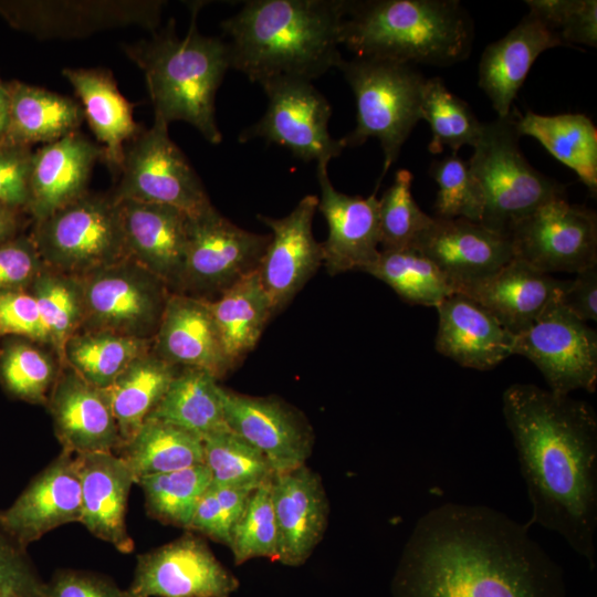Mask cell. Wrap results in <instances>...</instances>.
Here are the masks:
<instances>
[{"label": "cell", "instance_id": "1", "mask_svg": "<svg viewBox=\"0 0 597 597\" xmlns=\"http://www.w3.org/2000/svg\"><path fill=\"white\" fill-rule=\"evenodd\" d=\"M527 528L484 505L430 510L404 549L394 597H566L562 568Z\"/></svg>", "mask_w": 597, "mask_h": 597}, {"label": "cell", "instance_id": "2", "mask_svg": "<svg viewBox=\"0 0 597 597\" xmlns=\"http://www.w3.org/2000/svg\"><path fill=\"white\" fill-rule=\"evenodd\" d=\"M532 517L558 533L593 569L597 528V416L584 400L531 384L503 394Z\"/></svg>", "mask_w": 597, "mask_h": 597}, {"label": "cell", "instance_id": "3", "mask_svg": "<svg viewBox=\"0 0 597 597\" xmlns=\"http://www.w3.org/2000/svg\"><path fill=\"white\" fill-rule=\"evenodd\" d=\"M345 0H251L221 22L231 67L260 85L279 78L312 82L342 57Z\"/></svg>", "mask_w": 597, "mask_h": 597}, {"label": "cell", "instance_id": "4", "mask_svg": "<svg viewBox=\"0 0 597 597\" xmlns=\"http://www.w3.org/2000/svg\"><path fill=\"white\" fill-rule=\"evenodd\" d=\"M200 3L191 6V21L184 38L175 21L149 39L124 46V52L144 73L154 106V117L167 123L181 121L218 145L222 134L216 121V94L231 67L228 42L201 34L197 28Z\"/></svg>", "mask_w": 597, "mask_h": 597}, {"label": "cell", "instance_id": "5", "mask_svg": "<svg viewBox=\"0 0 597 597\" xmlns=\"http://www.w3.org/2000/svg\"><path fill=\"white\" fill-rule=\"evenodd\" d=\"M472 41L457 0H345L341 44L356 57L449 66L469 56Z\"/></svg>", "mask_w": 597, "mask_h": 597}, {"label": "cell", "instance_id": "6", "mask_svg": "<svg viewBox=\"0 0 597 597\" xmlns=\"http://www.w3.org/2000/svg\"><path fill=\"white\" fill-rule=\"evenodd\" d=\"M517 116L512 111L482 123L468 161L483 196L480 223L505 235L541 206L565 198V186L532 167L521 151Z\"/></svg>", "mask_w": 597, "mask_h": 597}, {"label": "cell", "instance_id": "7", "mask_svg": "<svg viewBox=\"0 0 597 597\" xmlns=\"http://www.w3.org/2000/svg\"><path fill=\"white\" fill-rule=\"evenodd\" d=\"M356 101V126L343 137L345 147L376 138L384 154L380 180L400 154L416 124L426 77L412 64L354 57L338 67Z\"/></svg>", "mask_w": 597, "mask_h": 597}, {"label": "cell", "instance_id": "8", "mask_svg": "<svg viewBox=\"0 0 597 597\" xmlns=\"http://www.w3.org/2000/svg\"><path fill=\"white\" fill-rule=\"evenodd\" d=\"M31 238L46 268L73 277L128 259L118 203L111 193L88 191L36 221Z\"/></svg>", "mask_w": 597, "mask_h": 597}, {"label": "cell", "instance_id": "9", "mask_svg": "<svg viewBox=\"0 0 597 597\" xmlns=\"http://www.w3.org/2000/svg\"><path fill=\"white\" fill-rule=\"evenodd\" d=\"M76 279L83 300L80 331L154 339L172 293L160 279L130 259Z\"/></svg>", "mask_w": 597, "mask_h": 597}, {"label": "cell", "instance_id": "10", "mask_svg": "<svg viewBox=\"0 0 597 597\" xmlns=\"http://www.w3.org/2000/svg\"><path fill=\"white\" fill-rule=\"evenodd\" d=\"M119 180L111 192L116 201L166 205L188 217L212 208L197 172L168 134V124L154 117L153 125L125 148Z\"/></svg>", "mask_w": 597, "mask_h": 597}, {"label": "cell", "instance_id": "11", "mask_svg": "<svg viewBox=\"0 0 597 597\" xmlns=\"http://www.w3.org/2000/svg\"><path fill=\"white\" fill-rule=\"evenodd\" d=\"M270 234L244 230L214 207L188 217L186 265L180 294L209 300L258 271Z\"/></svg>", "mask_w": 597, "mask_h": 597}, {"label": "cell", "instance_id": "12", "mask_svg": "<svg viewBox=\"0 0 597 597\" xmlns=\"http://www.w3.org/2000/svg\"><path fill=\"white\" fill-rule=\"evenodd\" d=\"M268 96L264 115L239 134V142L262 138L287 148L304 161L328 163L344 150L343 139L328 133L331 106L312 82L279 78L261 85Z\"/></svg>", "mask_w": 597, "mask_h": 597}, {"label": "cell", "instance_id": "13", "mask_svg": "<svg viewBox=\"0 0 597 597\" xmlns=\"http://www.w3.org/2000/svg\"><path fill=\"white\" fill-rule=\"evenodd\" d=\"M559 295V294H558ZM554 297L536 321L515 336L513 354L530 359L552 392L569 395L597 385V334Z\"/></svg>", "mask_w": 597, "mask_h": 597}, {"label": "cell", "instance_id": "14", "mask_svg": "<svg viewBox=\"0 0 597 597\" xmlns=\"http://www.w3.org/2000/svg\"><path fill=\"white\" fill-rule=\"evenodd\" d=\"M507 237L514 258L547 274H576L597 265L596 213L566 198L541 206L515 223Z\"/></svg>", "mask_w": 597, "mask_h": 597}, {"label": "cell", "instance_id": "15", "mask_svg": "<svg viewBox=\"0 0 597 597\" xmlns=\"http://www.w3.org/2000/svg\"><path fill=\"white\" fill-rule=\"evenodd\" d=\"M165 1L49 0L0 2V13L15 28L42 39H72L126 27L155 30Z\"/></svg>", "mask_w": 597, "mask_h": 597}, {"label": "cell", "instance_id": "16", "mask_svg": "<svg viewBox=\"0 0 597 597\" xmlns=\"http://www.w3.org/2000/svg\"><path fill=\"white\" fill-rule=\"evenodd\" d=\"M237 587L207 544L186 534L138 555L127 589L132 597H230Z\"/></svg>", "mask_w": 597, "mask_h": 597}, {"label": "cell", "instance_id": "17", "mask_svg": "<svg viewBox=\"0 0 597 597\" xmlns=\"http://www.w3.org/2000/svg\"><path fill=\"white\" fill-rule=\"evenodd\" d=\"M228 428L258 449L274 475L305 465L313 434L307 421L273 397H253L221 389Z\"/></svg>", "mask_w": 597, "mask_h": 597}, {"label": "cell", "instance_id": "18", "mask_svg": "<svg viewBox=\"0 0 597 597\" xmlns=\"http://www.w3.org/2000/svg\"><path fill=\"white\" fill-rule=\"evenodd\" d=\"M317 206L318 198L307 195L283 218L259 216L271 233L258 274L274 314L292 301L323 264L322 243L312 231Z\"/></svg>", "mask_w": 597, "mask_h": 597}, {"label": "cell", "instance_id": "19", "mask_svg": "<svg viewBox=\"0 0 597 597\" xmlns=\"http://www.w3.org/2000/svg\"><path fill=\"white\" fill-rule=\"evenodd\" d=\"M412 249L431 260L455 292L493 274L514 258L507 235L465 219L433 217Z\"/></svg>", "mask_w": 597, "mask_h": 597}, {"label": "cell", "instance_id": "20", "mask_svg": "<svg viewBox=\"0 0 597 597\" xmlns=\"http://www.w3.org/2000/svg\"><path fill=\"white\" fill-rule=\"evenodd\" d=\"M321 188L317 209L328 226L322 243L323 264L331 275L365 271L379 255L378 198L375 191L367 198L348 196L335 189L327 167H317Z\"/></svg>", "mask_w": 597, "mask_h": 597}, {"label": "cell", "instance_id": "21", "mask_svg": "<svg viewBox=\"0 0 597 597\" xmlns=\"http://www.w3.org/2000/svg\"><path fill=\"white\" fill-rule=\"evenodd\" d=\"M117 203L128 259L160 279L172 293H180L188 216L166 205L134 200Z\"/></svg>", "mask_w": 597, "mask_h": 597}, {"label": "cell", "instance_id": "22", "mask_svg": "<svg viewBox=\"0 0 597 597\" xmlns=\"http://www.w3.org/2000/svg\"><path fill=\"white\" fill-rule=\"evenodd\" d=\"M81 484L75 454L65 450L0 511L7 530L24 546L62 525L80 522Z\"/></svg>", "mask_w": 597, "mask_h": 597}, {"label": "cell", "instance_id": "23", "mask_svg": "<svg viewBox=\"0 0 597 597\" xmlns=\"http://www.w3.org/2000/svg\"><path fill=\"white\" fill-rule=\"evenodd\" d=\"M46 406L63 450L115 453L122 446L105 388L91 385L69 366H61Z\"/></svg>", "mask_w": 597, "mask_h": 597}, {"label": "cell", "instance_id": "24", "mask_svg": "<svg viewBox=\"0 0 597 597\" xmlns=\"http://www.w3.org/2000/svg\"><path fill=\"white\" fill-rule=\"evenodd\" d=\"M100 160L102 147L80 130L33 151L27 210L35 222L86 195Z\"/></svg>", "mask_w": 597, "mask_h": 597}, {"label": "cell", "instance_id": "25", "mask_svg": "<svg viewBox=\"0 0 597 597\" xmlns=\"http://www.w3.org/2000/svg\"><path fill=\"white\" fill-rule=\"evenodd\" d=\"M81 484L82 523L94 536L122 553L134 542L126 524L127 502L135 478L127 463L114 452L75 454Z\"/></svg>", "mask_w": 597, "mask_h": 597}, {"label": "cell", "instance_id": "26", "mask_svg": "<svg viewBox=\"0 0 597 597\" xmlns=\"http://www.w3.org/2000/svg\"><path fill=\"white\" fill-rule=\"evenodd\" d=\"M151 350L176 367L203 369L217 379L233 367L207 300L171 293Z\"/></svg>", "mask_w": 597, "mask_h": 597}, {"label": "cell", "instance_id": "27", "mask_svg": "<svg viewBox=\"0 0 597 597\" xmlns=\"http://www.w3.org/2000/svg\"><path fill=\"white\" fill-rule=\"evenodd\" d=\"M436 349L459 365L488 370L513 355L515 336L489 311L454 292L436 306Z\"/></svg>", "mask_w": 597, "mask_h": 597}, {"label": "cell", "instance_id": "28", "mask_svg": "<svg viewBox=\"0 0 597 597\" xmlns=\"http://www.w3.org/2000/svg\"><path fill=\"white\" fill-rule=\"evenodd\" d=\"M272 501L277 526V559L303 564L326 528L328 504L321 479L306 465L275 474Z\"/></svg>", "mask_w": 597, "mask_h": 597}, {"label": "cell", "instance_id": "29", "mask_svg": "<svg viewBox=\"0 0 597 597\" xmlns=\"http://www.w3.org/2000/svg\"><path fill=\"white\" fill-rule=\"evenodd\" d=\"M567 280L513 258L493 274L457 290L489 311L514 336L526 331Z\"/></svg>", "mask_w": 597, "mask_h": 597}, {"label": "cell", "instance_id": "30", "mask_svg": "<svg viewBox=\"0 0 597 597\" xmlns=\"http://www.w3.org/2000/svg\"><path fill=\"white\" fill-rule=\"evenodd\" d=\"M565 45L556 32L528 12L506 35L484 49L479 62L478 84L490 98L498 117L512 112L517 92L540 54Z\"/></svg>", "mask_w": 597, "mask_h": 597}, {"label": "cell", "instance_id": "31", "mask_svg": "<svg viewBox=\"0 0 597 597\" xmlns=\"http://www.w3.org/2000/svg\"><path fill=\"white\" fill-rule=\"evenodd\" d=\"M80 100L84 121L103 149V163L119 174L126 145L142 130L133 116L134 104L119 92L105 69L62 70Z\"/></svg>", "mask_w": 597, "mask_h": 597}, {"label": "cell", "instance_id": "32", "mask_svg": "<svg viewBox=\"0 0 597 597\" xmlns=\"http://www.w3.org/2000/svg\"><path fill=\"white\" fill-rule=\"evenodd\" d=\"M7 86L10 121L3 139L31 147L38 143H53L80 130L84 114L75 100L19 81Z\"/></svg>", "mask_w": 597, "mask_h": 597}, {"label": "cell", "instance_id": "33", "mask_svg": "<svg viewBox=\"0 0 597 597\" xmlns=\"http://www.w3.org/2000/svg\"><path fill=\"white\" fill-rule=\"evenodd\" d=\"M519 134L531 136L558 161L573 169L580 181L597 191V129L584 114L517 116Z\"/></svg>", "mask_w": 597, "mask_h": 597}, {"label": "cell", "instance_id": "34", "mask_svg": "<svg viewBox=\"0 0 597 597\" xmlns=\"http://www.w3.org/2000/svg\"><path fill=\"white\" fill-rule=\"evenodd\" d=\"M233 367L256 345L268 321L274 315L258 271L243 277L217 298L207 300Z\"/></svg>", "mask_w": 597, "mask_h": 597}, {"label": "cell", "instance_id": "35", "mask_svg": "<svg viewBox=\"0 0 597 597\" xmlns=\"http://www.w3.org/2000/svg\"><path fill=\"white\" fill-rule=\"evenodd\" d=\"M177 371L178 367L149 350L135 359L105 388L122 446L128 442L146 421Z\"/></svg>", "mask_w": 597, "mask_h": 597}, {"label": "cell", "instance_id": "36", "mask_svg": "<svg viewBox=\"0 0 597 597\" xmlns=\"http://www.w3.org/2000/svg\"><path fill=\"white\" fill-rule=\"evenodd\" d=\"M221 389L218 379L210 373L182 367L147 419L177 426L202 439L228 428Z\"/></svg>", "mask_w": 597, "mask_h": 597}, {"label": "cell", "instance_id": "37", "mask_svg": "<svg viewBox=\"0 0 597 597\" xmlns=\"http://www.w3.org/2000/svg\"><path fill=\"white\" fill-rule=\"evenodd\" d=\"M116 454L127 463L137 483L145 476L202 464L203 444L202 439L190 431L146 419Z\"/></svg>", "mask_w": 597, "mask_h": 597}, {"label": "cell", "instance_id": "38", "mask_svg": "<svg viewBox=\"0 0 597 597\" xmlns=\"http://www.w3.org/2000/svg\"><path fill=\"white\" fill-rule=\"evenodd\" d=\"M153 341L78 331L64 345L62 365L91 385L107 388L135 359L151 350Z\"/></svg>", "mask_w": 597, "mask_h": 597}, {"label": "cell", "instance_id": "39", "mask_svg": "<svg viewBox=\"0 0 597 597\" xmlns=\"http://www.w3.org/2000/svg\"><path fill=\"white\" fill-rule=\"evenodd\" d=\"M364 272L386 283L410 304L436 307L455 292L440 269L412 248L380 250Z\"/></svg>", "mask_w": 597, "mask_h": 597}, {"label": "cell", "instance_id": "40", "mask_svg": "<svg viewBox=\"0 0 597 597\" xmlns=\"http://www.w3.org/2000/svg\"><path fill=\"white\" fill-rule=\"evenodd\" d=\"M211 483L205 463L186 469L145 476L137 481L153 519L188 530L195 509Z\"/></svg>", "mask_w": 597, "mask_h": 597}, {"label": "cell", "instance_id": "41", "mask_svg": "<svg viewBox=\"0 0 597 597\" xmlns=\"http://www.w3.org/2000/svg\"><path fill=\"white\" fill-rule=\"evenodd\" d=\"M420 113L421 119L428 122L431 129L428 145L431 154H439L444 147L457 154L465 145L473 147L479 139L482 123L463 100L447 88L440 77L426 80Z\"/></svg>", "mask_w": 597, "mask_h": 597}, {"label": "cell", "instance_id": "42", "mask_svg": "<svg viewBox=\"0 0 597 597\" xmlns=\"http://www.w3.org/2000/svg\"><path fill=\"white\" fill-rule=\"evenodd\" d=\"M202 444L214 484L253 491L274 476L266 458L229 428L205 436Z\"/></svg>", "mask_w": 597, "mask_h": 597}, {"label": "cell", "instance_id": "43", "mask_svg": "<svg viewBox=\"0 0 597 597\" xmlns=\"http://www.w3.org/2000/svg\"><path fill=\"white\" fill-rule=\"evenodd\" d=\"M29 290L36 300L50 337V346L62 365L63 348L83 323V300L78 280L44 266Z\"/></svg>", "mask_w": 597, "mask_h": 597}, {"label": "cell", "instance_id": "44", "mask_svg": "<svg viewBox=\"0 0 597 597\" xmlns=\"http://www.w3.org/2000/svg\"><path fill=\"white\" fill-rule=\"evenodd\" d=\"M30 342L6 345L0 355V381L13 398L46 406L62 365Z\"/></svg>", "mask_w": 597, "mask_h": 597}, {"label": "cell", "instance_id": "45", "mask_svg": "<svg viewBox=\"0 0 597 597\" xmlns=\"http://www.w3.org/2000/svg\"><path fill=\"white\" fill-rule=\"evenodd\" d=\"M412 174L399 169L378 199L379 241L383 250L412 248L433 217L423 212L411 195Z\"/></svg>", "mask_w": 597, "mask_h": 597}, {"label": "cell", "instance_id": "46", "mask_svg": "<svg viewBox=\"0 0 597 597\" xmlns=\"http://www.w3.org/2000/svg\"><path fill=\"white\" fill-rule=\"evenodd\" d=\"M228 546L233 553L235 564L256 557L277 559L272 480L251 492L243 514L231 530Z\"/></svg>", "mask_w": 597, "mask_h": 597}, {"label": "cell", "instance_id": "47", "mask_svg": "<svg viewBox=\"0 0 597 597\" xmlns=\"http://www.w3.org/2000/svg\"><path fill=\"white\" fill-rule=\"evenodd\" d=\"M429 174L438 185L436 218L481 222L483 196L468 163L452 154L432 161Z\"/></svg>", "mask_w": 597, "mask_h": 597}, {"label": "cell", "instance_id": "48", "mask_svg": "<svg viewBox=\"0 0 597 597\" xmlns=\"http://www.w3.org/2000/svg\"><path fill=\"white\" fill-rule=\"evenodd\" d=\"M530 13L556 32L567 46H597L596 0H527Z\"/></svg>", "mask_w": 597, "mask_h": 597}, {"label": "cell", "instance_id": "49", "mask_svg": "<svg viewBox=\"0 0 597 597\" xmlns=\"http://www.w3.org/2000/svg\"><path fill=\"white\" fill-rule=\"evenodd\" d=\"M41 578L24 547L4 526L0 516V593L19 597H45Z\"/></svg>", "mask_w": 597, "mask_h": 597}, {"label": "cell", "instance_id": "50", "mask_svg": "<svg viewBox=\"0 0 597 597\" xmlns=\"http://www.w3.org/2000/svg\"><path fill=\"white\" fill-rule=\"evenodd\" d=\"M18 335L50 346L35 297L28 289L0 291V336Z\"/></svg>", "mask_w": 597, "mask_h": 597}, {"label": "cell", "instance_id": "51", "mask_svg": "<svg viewBox=\"0 0 597 597\" xmlns=\"http://www.w3.org/2000/svg\"><path fill=\"white\" fill-rule=\"evenodd\" d=\"M32 156L31 147L0 142V202L27 210Z\"/></svg>", "mask_w": 597, "mask_h": 597}, {"label": "cell", "instance_id": "52", "mask_svg": "<svg viewBox=\"0 0 597 597\" xmlns=\"http://www.w3.org/2000/svg\"><path fill=\"white\" fill-rule=\"evenodd\" d=\"M44 266L31 237L0 241V291L28 289Z\"/></svg>", "mask_w": 597, "mask_h": 597}, {"label": "cell", "instance_id": "53", "mask_svg": "<svg viewBox=\"0 0 597 597\" xmlns=\"http://www.w3.org/2000/svg\"><path fill=\"white\" fill-rule=\"evenodd\" d=\"M45 597H132L111 578L85 570L64 569L46 583Z\"/></svg>", "mask_w": 597, "mask_h": 597}, {"label": "cell", "instance_id": "54", "mask_svg": "<svg viewBox=\"0 0 597 597\" xmlns=\"http://www.w3.org/2000/svg\"><path fill=\"white\" fill-rule=\"evenodd\" d=\"M558 300L564 307L583 322L597 321V265L576 273L567 280Z\"/></svg>", "mask_w": 597, "mask_h": 597}, {"label": "cell", "instance_id": "55", "mask_svg": "<svg viewBox=\"0 0 597 597\" xmlns=\"http://www.w3.org/2000/svg\"><path fill=\"white\" fill-rule=\"evenodd\" d=\"M188 530L199 532L217 542L229 545L231 528L227 523L211 483L198 501Z\"/></svg>", "mask_w": 597, "mask_h": 597}, {"label": "cell", "instance_id": "56", "mask_svg": "<svg viewBox=\"0 0 597 597\" xmlns=\"http://www.w3.org/2000/svg\"><path fill=\"white\" fill-rule=\"evenodd\" d=\"M219 505L232 530L243 514L252 491L241 488L218 485L211 482Z\"/></svg>", "mask_w": 597, "mask_h": 597}, {"label": "cell", "instance_id": "57", "mask_svg": "<svg viewBox=\"0 0 597 597\" xmlns=\"http://www.w3.org/2000/svg\"><path fill=\"white\" fill-rule=\"evenodd\" d=\"M19 210L0 202V241L17 235Z\"/></svg>", "mask_w": 597, "mask_h": 597}, {"label": "cell", "instance_id": "58", "mask_svg": "<svg viewBox=\"0 0 597 597\" xmlns=\"http://www.w3.org/2000/svg\"><path fill=\"white\" fill-rule=\"evenodd\" d=\"M10 121V95L7 84L0 81V142L4 138Z\"/></svg>", "mask_w": 597, "mask_h": 597}, {"label": "cell", "instance_id": "59", "mask_svg": "<svg viewBox=\"0 0 597 597\" xmlns=\"http://www.w3.org/2000/svg\"><path fill=\"white\" fill-rule=\"evenodd\" d=\"M0 597H19V596L0 593Z\"/></svg>", "mask_w": 597, "mask_h": 597}]
</instances>
